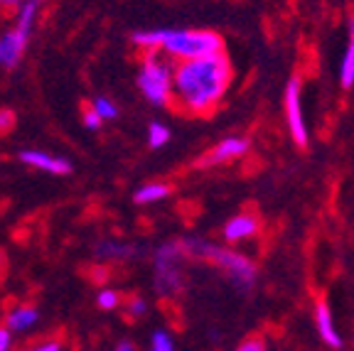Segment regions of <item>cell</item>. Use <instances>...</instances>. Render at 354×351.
I'll return each mask as SVG.
<instances>
[{
  "label": "cell",
  "mask_w": 354,
  "mask_h": 351,
  "mask_svg": "<svg viewBox=\"0 0 354 351\" xmlns=\"http://www.w3.org/2000/svg\"><path fill=\"white\" fill-rule=\"evenodd\" d=\"M148 312V305H145V300L140 295H133V297H128V302H126V314L131 319H140L143 314Z\"/></svg>",
  "instance_id": "obj_21"
},
{
  "label": "cell",
  "mask_w": 354,
  "mask_h": 351,
  "mask_svg": "<svg viewBox=\"0 0 354 351\" xmlns=\"http://www.w3.org/2000/svg\"><path fill=\"white\" fill-rule=\"evenodd\" d=\"M37 10H39V0H28V3H22L15 28L22 30L25 35L32 32V25H35V17H37Z\"/></svg>",
  "instance_id": "obj_16"
},
{
  "label": "cell",
  "mask_w": 354,
  "mask_h": 351,
  "mask_svg": "<svg viewBox=\"0 0 354 351\" xmlns=\"http://www.w3.org/2000/svg\"><path fill=\"white\" fill-rule=\"evenodd\" d=\"M37 322H39V312L32 305H17V307H12L10 312L6 314V327L12 334H25V332L32 330Z\"/></svg>",
  "instance_id": "obj_12"
},
{
  "label": "cell",
  "mask_w": 354,
  "mask_h": 351,
  "mask_svg": "<svg viewBox=\"0 0 354 351\" xmlns=\"http://www.w3.org/2000/svg\"><path fill=\"white\" fill-rule=\"evenodd\" d=\"M0 351H12V332L8 327H0Z\"/></svg>",
  "instance_id": "obj_26"
},
{
  "label": "cell",
  "mask_w": 354,
  "mask_h": 351,
  "mask_svg": "<svg viewBox=\"0 0 354 351\" xmlns=\"http://www.w3.org/2000/svg\"><path fill=\"white\" fill-rule=\"evenodd\" d=\"M236 351H266V341L261 336H249L236 346Z\"/></svg>",
  "instance_id": "obj_22"
},
{
  "label": "cell",
  "mask_w": 354,
  "mask_h": 351,
  "mask_svg": "<svg viewBox=\"0 0 354 351\" xmlns=\"http://www.w3.org/2000/svg\"><path fill=\"white\" fill-rule=\"evenodd\" d=\"M0 3H8V6H10V3H17V0H0Z\"/></svg>",
  "instance_id": "obj_28"
},
{
  "label": "cell",
  "mask_w": 354,
  "mask_h": 351,
  "mask_svg": "<svg viewBox=\"0 0 354 351\" xmlns=\"http://www.w3.org/2000/svg\"><path fill=\"white\" fill-rule=\"evenodd\" d=\"M187 258L183 243H162L155 251V290L160 295H175L183 287V260Z\"/></svg>",
  "instance_id": "obj_5"
},
{
  "label": "cell",
  "mask_w": 354,
  "mask_h": 351,
  "mask_svg": "<svg viewBox=\"0 0 354 351\" xmlns=\"http://www.w3.org/2000/svg\"><path fill=\"white\" fill-rule=\"evenodd\" d=\"M261 231V221L259 216L254 214H236L224 224L221 229V236L227 243H241V241H249L254 238L256 234Z\"/></svg>",
  "instance_id": "obj_9"
},
{
  "label": "cell",
  "mask_w": 354,
  "mask_h": 351,
  "mask_svg": "<svg viewBox=\"0 0 354 351\" xmlns=\"http://www.w3.org/2000/svg\"><path fill=\"white\" fill-rule=\"evenodd\" d=\"M172 192V187L165 184V182H148V184H143L140 189H136V194H133V202L136 204H155V202H162V199H167Z\"/></svg>",
  "instance_id": "obj_15"
},
{
  "label": "cell",
  "mask_w": 354,
  "mask_h": 351,
  "mask_svg": "<svg viewBox=\"0 0 354 351\" xmlns=\"http://www.w3.org/2000/svg\"><path fill=\"white\" fill-rule=\"evenodd\" d=\"M337 77H339L342 88L354 86V17L349 20V37H347V47H344L342 61H339Z\"/></svg>",
  "instance_id": "obj_14"
},
{
  "label": "cell",
  "mask_w": 354,
  "mask_h": 351,
  "mask_svg": "<svg viewBox=\"0 0 354 351\" xmlns=\"http://www.w3.org/2000/svg\"><path fill=\"white\" fill-rule=\"evenodd\" d=\"M84 126H86L88 131H101L104 121H101L99 113H96L94 108H86V111H84Z\"/></svg>",
  "instance_id": "obj_23"
},
{
  "label": "cell",
  "mask_w": 354,
  "mask_h": 351,
  "mask_svg": "<svg viewBox=\"0 0 354 351\" xmlns=\"http://www.w3.org/2000/svg\"><path fill=\"white\" fill-rule=\"evenodd\" d=\"M25 351H62V341L59 339H44V341L30 346V349H25Z\"/></svg>",
  "instance_id": "obj_25"
},
{
  "label": "cell",
  "mask_w": 354,
  "mask_h": 351,
  "mask_svg": "<svg viewBox=\"0 0 354 351\" xmlns=\"http://www.w3.org/2000/svg\"><path fill=\"white\" fill-rule=\"evenodd\" d=\"M175 59L160 50H148L138 72V88L153 106H167L172 101V72Z\"/></svg>",
  "instance_id": "obj_4"
},
{
  "label": "cell",
  "mask_w": 354,
  "mask_h": 351,
  "mask_svg": "<svg viewBox=\"0 0 354 351\" xmlns=\"http://www.w3.org/2000/svg\"><path fill=\"white\" fill-rule=\"evenodd\" d=\"M251 148V140L243 135H229L224 140L214 145L209 153L202 158V167H212V165H227L232 160H239L243 155L249 153Z\"/></svg>",
  "instance_id": "obj_7"
},
{
  "label": "cell",
  "mask_w": 354,
  "mask_h": 351,
  "mask_svg": "<svg viewBox=\"0 0 354 351\" xmlns=\"http://www.w3.org/2000/svg\"><path fill=\"white\" fill-rule=\"evenodd\" d=\"M136 256V248L131 243L116 241V238H106L96 246V258L99 260H128Z\"/></svg>",
  "instance_id": "obj_13"
},
{
  "label": "cell",
  "mask_w": 354,
  "mask_h": 351,
  "mask_svg": "<svg viewBox=\"0 0 354 351\" xmlns=\"http://www.w3.org/2000/svg\"><path fill=\"white\" fill-rule=\"evenodd\" d=\"M28 39H30V35H25L22 30H17V28L8 30V32L0 37V66H6V69L17 66L20 57L25 55Z\"/></svg>",
  "instance_id": "obj_10"
},
{
  "label": "cell",
  "mask_w": 354,
  "mask_h": 351,
  "mask_svg": "<svg viewBox=\"0 0 354 351\" xmlns=\"http://www.w3.org/2000/svg\"><path fill=\"white\" fill-rule=\"evenodd\" d=\"M140 50H160L170 59H197L224 52V39L212 30H143L133 35Z\"/></svg>",
  "instance_id": "obj_2"
},
{
  "label": "cell",
  "mask_w": 354,
  "mask_h": 351,
  "mask_svg": "<svg viewBox=\"0 0 354 351\" xmlns=\"http://www.w3.org/2000/svg\"><path fill=\"white\" fill-rule=\"evenodd\" d=\"M303 86H300V77H290L286 84V93H283V106H286V121L288 131L293 135V140L305 148L308 145V126H305L303 115Z\"/></svg>",
  "instance_id": "obj_6"
},
{
  "label": "cell",
  "mask_w": 354,
  "mask_h": 351,
  "mask_svg": "<svg viewBox=\"0 0 354 351\" xmlns=\"http://www.w3.org/2000/svg\"><path fill=\"white\" fill-rule=\"evenodd\" d=\"M150 351H175V341H172L170 332L155 330L150 336Z\"/></svg>",
  "instance_id": "obj_20"
},
{
  "label": "cell",
  "mask_w": 354,
  "mask_h": 351,
  "mask_svg": "<svg viewBox=\"0 0 354 351\" xmlns=\"http://www.w3.org/2000/svg\"><path fill=\"white\" fill-rule=\"evenodd\" d=\"M170 143V128L165 126V123L160 121H153L148 126V145L153 150L158 148H165V145Z\"/></svg>",
  "instance_id": "obj_17"
},
{
  "label": "cell",
  "mask_w": 354,
  "mask_h": 351,
  "mask_svg": "<svg viewBox=\"0 0 354 351\" xmlns=\"http://www.w3.org/2000/svg\"><path fill=\"white\" fill-rule=\"evenodd\" d=\"M315 327H317V334H320V339L325 341L327 346H332V349H339V346H342V336H339L337 327H335L330 305H327L325 300L315 302Z\"/></svg>",
  "instance_id": "obj_11"
},
{
  "label": "cell",
  "mask_w": 354,
  "mask_h": 351,
  "mask_svg": "<svg viewBox=\"0 0 354 351\" xmlns=\"http://www.w3.org/2000/svg\"><path fill=\"white\" fill-rule=\"evenodd\" d=\"M15 128V113L12 111H0V135L10 133Z\"/></svg>",
  "instance_id": "obj_24"
},
{
  "label": "cell",
  "mask_w": 354,
  "mask_h": 351,
  "mask_svg": "<svg viewBox=\"0 0 354 351\" xmlns=\"http://www.w3.org/2000/svg\"><path fill=\"white\" fill-rule=\"evenodd\" d=\"M116 351H136V346H133L131 341H121V344L116 346Z\"/></svg>",
  "instance_id": "obj_27"
},
{
  "label": "cell",
  "mask_w": 354,
  "mask_h": 351,
  "mask_svg": "<svg viewBox=\"0 0 354 351\" xmlns=\"http://www.w3.org/2000/svg\"><path fill=\"white\" fill-rule=\"evenodd\" d=\"M91 108L99 113V118L104 123L106 121H113V118L118 115V106L113 104L111 99H106V96H99V99H94V106H91Z\"/></svg>",
  "instance_id": "obj_19"
},
{
  "label": "cell",
  "mask_w": 354,
  "mask_h": 351,
  "mask_svg": "<svg viewBox=\"0 0 354 351\" xmlns=\"http://www.w3.org/2000/svg\"><path fill=\"white\" fill-rule=\"evenodd\" d=\"M189 258H205L209 263H214L216 268H221L227 273V278L232 280L239 290H251L256 285V278H259V268L256 263L243 256V253L234 251L229 246H216V243L202 241V238H185L180 241Z\"/></svg>",
  "instance_id": "obj_3"
},
{
  "label": "cell",
  "mask_w": 354,
  "mask_h": 351,
  "mask_svg": "<svg viewBox=\"0 0 354 351\" xmlns=\"http://www.w3.org/2000/svg\"><path fill=\"white\" fill-rule=\"evenodd\" d=\"M121 302H123L121 292H118V290H109V287L99 290V295H96V305H99L101 310H106V312L121 307Z\"/></svg>",
  "instance_id": "obj_18"
},
{
  "label": "cell",
  "mask_w": 354,
  "mask_h": 351,
  "mask_svg": "<svg viewBox=\"0 0 354 351\" xmlns=\"http://www.w3.org/2000/svg\"><path fill=\"white\" fill-rule=\"evenodd\" d=\"M232 79V61L224 52L185 59L172 72V99L187 113L207 115L221 104Z\"/></svg>",
  "instance_id": "obj_1"
},
{
  "label": "cell",
  "mask_w": 354,
  "mask_h": 351,
  "mask_svg": "<svg viewBox=\"0 0 354 351\" xmlns=\"http://www.w3.org/2000/svg\"><path fill=\"white\" fill-rule=\"evenodd\" d=\"M17 160H20L22 165L42 170V172H47V175L62 177V175H69V172H72V162H69V160L57 158V155L44 153V150H22V153L17 155Z\"/></svg>",
  "instance_id": "obj_8"
}]
</instances>
